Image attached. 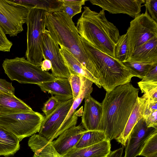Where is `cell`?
Returning <instances> with one entry per match:
<instances>
[{
	"label": "cell",
	"mask_w": 157,
	"mask_h": 157,
	"mask_svg": "<svg viewBox=\"0 0 157 157\" xmlns=\"http://www.w3.org/2000/svg\"><path fill=\"white\" fill-rule=\"evenodd\" d=\"M139 89L130 83L106 92L101 103L102 114L99 130L110 141L122 132L136 104Z\"/></svg>",
	"instance_id": "6da1fadb"
},
{
	"label": "cell",
	"mask_w": 157,
	"mask_h": 157,
	"mask_svg": "<svg viewBox=\"0 0 157 157\" xmlns=\"http://www.w3.org/2000/svg\"><path fill=\"white\" fill-rule=\"evenodd\" d=\"M81 37L92 46L115 58V48L120 36L118 29L109 21L102 9L99 12L87 6L78 20L76 26Z\"/></svg>",
	"instance_id": "7a4b0ae2"
},
{
	"label": "cell",
	"mask_w": 157,
	"mask_h": 157,
	"mask_svg": "<svg viewBox=\"0 0 157 157\" xmlns=\"http://www.w3.org/2000/svg\"><path fill=\"white\" fill-rule=\"evenodd\" d=\"M45 27L56 43L63 47L98 79L95 68L84 48L72 18L63 12H46Z\"/></svg>",
	"instance_id": "3957f363"
},
{
	"label": "cell",
	"mask_w": 157,
	"mask_h": 157,
	"mask_svg": "<svg viewBox=\"0 0 157 157\" xmlns=\"http://www.w3.org/2000/svg\"><path fill=\"white\" fill-rule=\"evenodd\" d=\"M81 38L84 48L95 68L100 83L106 92L131 82L132 78L135 76L122 63Z\"/></svg>",
	"instance_id": "277c9868"
},
{
	"label": "cell",
	"mask_w": 157,
	"mask_h": 157,
	"mask_svg": "<svg viewBox=\"0 0 157 157\" xmlns=\"http://www.w3.org/2000/svg\"><path fill=\"white\" fill-rule=\"evenodd\" d=\"M46 12L36 8L29 9L26 22L27 29L25 56L29 62L40 67L43 59L42 46L46 29Z\"/></svg>",
	"instance_id": "5b68a950"
},
{
	"label": "cell",
	"mask_w": 157,
	"mask_h": 157,
	"mask_svg": "<svg viewBox=\"0 0 157 157\" xmlns=\"http://www.w3.org/2000/svg\"><path fill=\"white\" fill-rule=\"evenodd\" d=\"M2 66L5 73L11 80L21 83L37 85L56 79L52 74L43 71L40 67L31 63L24 57L6 59Z\"/></svg>",
	"instance_id": "8992f818"
},
{
	"label": "cell",
	"mask_w": 157,
	"mask_h": 157,
	"mask_svg": "<svg viewBox=\"0 0 157 157\" xmlns=\"http://www.w3.org/2000/svg\"><path fill=\"white\" fill-rule=\"evenodd\" d=\"M44 118L42 114L34 111L0 114V126L21 141L39 132Z\"/></svg>",
	"instance_id": "52a82bcc"
},
{
	"label": "cell",
	"mask_w": 157,
	"mask_h": 157,
	"mask_svg": "<svg viewBox=\"0 0 157 157\" xmlns=\"http://www.w3.org/2000/svg\"><path fill=\"white\" fill-rule=\"evenodd\" d=\"M126 34L127 61L136 48L157 37V22L151 17L146 10L144 13L139 14L131 21Z\"/></svg>",
	"instance_id": "ba28073f"
},
{
	"label": "cell",
	"mask_w": 157,
	"mask_h": 157,
	"mask_svg": "<svg viewBox=\"0 0 157 157\" xmlns=\"http://www.w3.org/2000/svg\"><path fill=\"white\" fill-rule=\"evenodd\" d=\"M29 10L7 0H0V26L5 34L15 36L23 31Z\"/></svg>",
	"instance_id": "9c48e42d"
},
{
	"label": "cell",
	"mask_w": 157,
	"mask_h": 157,
	"mask_svg": "<svg viewBox=\"0 0 157 157\" xmlns=\"http://www.w3.org/2000/svg\"><path fill=\"white\" fill-rule=\"evenodd\" d=\"M74 99L62 102L50 114L44 117L39 134L49 141H52L63 132V122Z\"/></svg>",
	"instance_id": "30bf717a"
},
{
	"label": "cell",
	"mask_w": 157,
	"mask_h": 157,
	"mask_svg": "<svg viewBox=\"0 0 157 157\" xmlns=\"http://www.w3.org/2000/svg\"><path fill=\"white\" fill-rule=\"evenodd\" d=\"M59 45L46 29L43 35L42 46L43 59L51 62L52 74L54 77L56 78L69 79L71 74L60 52Z\"/></svg>",
	"instance_id": "8fae6325"
},
{
	"label": "cell",
	"mask_w": 157,
	"mask_h": 157,
	"mask_svg": "<svg viewBox=\"0 0 157 157\" xmlns=\"http://www.w3.org/2000/svg\"><path fill=\"white\" fill-rule=\"evenodd\" d=\"M157 132V129L147 127L143 117L135 125L130 134L126 145L124 157H136L139 155L150 137Z\"/></svg>",
	"instance_id": "7c38bea8"
},
{
	"label": "cell",
	"mask_w": 157,
	"mask_h": 157,
	"mask_svg": "<svg viewBox=\"0 0 157 157\" xmlns=\"http://www.w3.org/2000/svg\"><path fill=\"white\" fill-rule=\"evenodd\" d=\"M144 0H90L93 5L112 14L124 13L134 18L140 14Z\"/></svg>",
	"instance_id": "4fadbf2b"
},
{
	"label": "cell",
	"mask_w": 157,
	"mask_h": 157,
	"mask_svg": "<svg viewBox=\"0 0 157 157\" xmlns=\"http://www.w3.org/2000/svg\"><path fill=\"white\" fill-rule=\"evenodd\" d=\"M84 108L82 115V124L87 131L99 130L102 114L101 103L90 95L84 98Z\"/></svg>",
	"instance_id": "5bb4252c"
},
{
	"label": "cell",
	"mask_w": 157,
	"mask_h": 157,
	"mask_svg": "<svg viewBox=\"0 0 157 157\" xmlns=\"http://www.w3.org/2000/svg\"><path fill=\"white\" fill-rule=\"evenodd\" d=\"M86 131L82 124L72 127L53 141L52 144L57 152L63 155L75 148Z\"/></svg>",
	"instance_id": "9a60e30c"
},
{
	"label": "cell",
	"mask_w": 157,
	"mask_h": 157,
	"mask_svg": "<svg viewBox=\"0 0 157 157\" xmlns=\"http://www.w3.org/2000/svg\"><path fill=\"white\" fill-rule=\"evenodd\" d=\"M148 103V99L146 94H144L142 97H138L135 106L122 132L116 139L123 145L126 146L128 137L132 128L138 121L143 117L144 112Z\"/></svg>",
	"instance_id": "2e32d148"
},
{
	"label": "cell",
	"mask_w": 157,
	"mask_h": 157,
	"mask_svg": "<svg viewBox=\"0 0 157 157\" xmlns=\"http://www.w3.org/2000/svg\"><path fill=\"white\" fill-rule=\"evenodd\" d=\"M37 85L44 92H48L62 102L73 98L69 79L58 78L52 81L42 83Z\"/></svg>",
	"instance_id": "e0dca14e"
},
{
	"label": "cell",
	"mask_w": 157,
	"mask_h": 157,
	"mask_svg": "<svg viewBox=\"0 0 157 157\" xmlns=\"http://www.w3.org/2000/svg\"><path fill=\"white\" fill-rule=\"evenodd\" d=\"M81 76L82 85L81 91L78 97L74 99L72 106L63 122V132L68 128L76 126L79 116L76 109L83 100L87 96L90 95L93 91V82L86 78Z\"/></svg>",
	"instance_id": "ac0fdd59"
},
{
	"label": "cell",
	"mask_w": 157,
	"mask_h": 157,
	"mask_svg": "<svg viewBox=\"0 0 157 157\" xmlns=\"http://www.w3.org/2000/svg\"><path fill=\"white\" fill-rule=\"evenodd\" d=\"M110 141L106 139L85 147L74 148L63 156L64 157H106L111 152Z\"/></svg>",
	"instance_id": "d6986e66"
},
{
	"label": "cell",
	"mask_w": 157,
	"mask_h": 157,
	"mask_svg": "<svg viewBox=\"0 0 157 157\" xmlns=\"http://www.w3.org/2000/svg\"><path fill=\"white\" fill-rule=\"evenodd\" d=\"M28 145L34 153L33 157H64L57 152L52 141L38 134H35L29 138Z\"/></svg>",
	"instance_id": "ffe728a7"
},
{
	"label": "cell",
	"mask_w": 157,
	"mask_h": 157,
	"mask_svg": "<svg viewBox=\"0 0 157 157\" xmlns=\"http://www.w3.org/2000/svg\"><path fill=\"white\" fill-rule=\"evenodd\" d=\"M130 61L152 64L157 63V37L136 48L127 61Z\"/></svg>",
	"instance_id": "44dd1931"
},
{
	"label": "cell",
	"mask_w": 157,
	"mask_h": 157,
	"mask_svg": "<svg viewBox=\"0 0 157 157\" xmlns=\"http://www.w3.org/2000/svg\"><path fill=\"white\" fill-rule=\"evenodd\" d=\"M33 111L29 106L14 94L0 90V114Z\"/></svg>",
	"instance_id": "7402d4cb"
},
{
	"label": "cell",
	"mask_w": 157,
	"mask_h": 157,
	"mask_svg": "<svg viewBox=\"0 0 157 157\" xmlns=\"http://www.w3.org/2000/svg\"><path fill=\"white\" fill-rule=\"evenodd\" d=\"M60 51L71 74L84 77L92 81L99 88L101 86L98 79L85 68L63 47L60 46Z\"/></svg>",
	"instance_id": "603a6c76"
},
{
	"label": "cell",
	"mask_w": 157,
	"mask_h": 157,
	"mask_svg": "<svg viewBox=\"0 0 157 157\" xmlns=\"http://www.w3.org/2000/svg\"><path fill=\"white\" fill-rule=\"evenodd\" d=\"M20 139L0 126V156L13 155L20 148Z\"/></svg>",
	"instance_id": "cb8c5ba5"
},
{
	"label": "cell",
	"mask_w": 157,
	"mask_h": 157,
	"mask_svg": "<svg viewBox=\"0 0 157 157\" xmlns=\"http://www.w3.org/2000/svg\"><path fill=\"white\" fill-rule=\"evenodd\" d=\"M12 3L29 9L36 8L44 10L47 12L59 11L62 4L61 0H8Z\"/></svg>",
	"instance_id": "d4e9b609"
},
{
	"label": "cell",
	"mask_w": 157,
	"mask_h": 157,
	"mask_svg": "<svg viewBox=\"0 0 157 157\" xmlns=\"http://www.w3.org/2000/svg\"><path fill=\"white\" fill-rule=\"evenodd\" d=\"M104 132L100 130H86L74 148L89 147L106 140Z\"/></svg>",
	"instance_id": "484cf974"
},
{
	"label": "cell",
	"mask_w": 157,
	"mask_h": 157,
	"mask_svg": "<svg viewBox=\"0 0 157 157\" xmlns=\"http://www.w3.org/2000/svg\"><path fill=\"white\" fill-rule=\"evenodd\" d=\"M122 63L131 71L135 77L142 79L144 78L154 64L132 61H125Z\"/></svg>",
	"instance_id": "4316f807"
},
{
	"label": "cell",
	"mask_w": 157,
	"mask_h": 157,
	"mask_svg": "<svg viewBox=\"0 0 157 157\" xmlns=\"http://www.w3.org/2000/svg\"><path fill=\"white\" fill-rule=\"evenodd\" d=\"M62 4L59 12L67 14L71 18L82 11V6L85 4L86 0H61Z\"/></svg>",
	"instance_id": "83f0119b"
},
{
	"label": "cell",
	"mask_w": 157,
	"mask_h": 157,
	"mask_svg": "<svg viewBox=\"0 0 157 157\" xmlns=\"http://www.w3.org/2000/svg\"><path fill=\"white\" fill-rule=\"evenodd\" d=\"M137 83L142 93L147 95L148 102H157V82L141 81Z\"/></svg>",
	"instance_id": "f1b7e54d"
},
{
	"label": "cell",
	"mask_w": 157,
	"mask_h": 157,
	"mask_svg": "<svg viewBox=\"0 0 157 157\" xmlns=\"http://www.w3.org/2000/svg\"><path fill=\"white\" fill-rule=\"evenodd\" d=\"M127 36H120L115 48V59L121 63L126 61L127 54Z\"/></svg>",
	"instance_id": "f546056e"
},
{
	"label": "cell",
	"mask_w": 157,
	"mask_h": 157,
	"mask_svg": "<svg viewBox=\"0 0 157 157\" xmlns=\"http://www.w3.org/2000/svg\"><path fill=\"white\" fill-rule=\"evenodd\" d=\"M157 153V132L148 139L139 155L145 156Z\"/></svg>",
	"instance_id": "4dcf8cb0"
},
{
	"label": "cell",
	"mask_w": 157,
	"mask_h": 157,
	"mask_svg": "<svg viewBox=\"0 0 157 157\" xmlns=\"http://www.w3.org/2000/svg\"><path fill=\"white\" fill-rule=\"evenodd\" d=\"M62 102L55 96L52 95L51 97L44 103L42 109L45 117L52 113Z\"/></svg>",
	"instance_id": "1f68e13d"
},
{
	"label": "cell",
	"mask_w": 157,
	"mask_h": 157,
	"mask_svg": "<svg viewBox=\"0 0 157 157\" xmlns=\"http://www.w3.org/2000/svg\"><path fill=\"white\" fill-rule=\"evenodd\" d=\"M69 79L72 91L73 99H75L78 96L81 90L82 85L81 76L71 74Z\"/></svg>",
	"instance_id": "d6a6232c"
},
{
	"label": "cell",
	"mask_w": 157,
	"mask_h": 157,
	"mask_svg": "<svg viewBox=\"0 0 157 157\" xmlns=\"http://www.w3.org/2000/svg\"><path fill=\"white\" fill-rule=\"evenodd\" d=\"M145 6L151 17L157 22V0H146Z\"/></svg>",
	"instance_id": "836d02e7"
},
{
	"label": "cell",
	"mask_w": 157,
	"mask_h": 157,
	"mask_svg": "<svg viewBox=\"0 0 157 157\" xmlns=\"http://www.w3.org/2000/svg\"><path fill=\"white\" fill-rule=\"evenodd\" d=\"M13 44L7 38L0 26V51L10 52Z\"/></svg>",
	"instance_id": "e575fe53"
},
{
	"label": "cell",
	"mask_w": 157,
	"mask_h": 157,
	"mask_svg": "<svg viewBox=\"0 0 157 157\" xmlns=\"http://www.w3.org/2000/svg\"><path fill=\"white\" fill-rule=\"evenodd\" d=\"M141 81L157 82V63L152 65L145 77Z\"/></svg>",
	"instance_id": "d590c367"
},
{
	"label": "cell",
	"mask_w": 157,
	"mask_h": 157,
	"mask_svg": "<svg viewBox=\"0 0 157 157\" xmlns=\"http://www.w3.org/2000/svg\"><path fill=\"white\" fill-rule=\"evenodd\" d=\"M0 90L14 94L15 88L12 83L5 79L0 78Z\"/></svg>",
	"instance_id": "8d00e7d4"
},
{
	"label": "cell",
	"mask_w": 157,
	"mask_h": 157,
	"mask_svg": "<svg viewBox=\"0 0 157 157\" xmlns=\"http://www.w3.org/2000/svg\"><path fill=\"white\" fill-rule=\"evenodd\" d=\"M144 119L147 127L157 129V110L151 113Z\"/></svg>",
	"instance_id": "74e56055"
},
{
	"label": "cell",
	"mask_w": 157,
	"mask_h": 157,
	"mask_svg": "<svg viewBox=\"0 0 157 157\" xmlns=\"http://www.w3.org/2000/svg\"><path fill=\"white\" fill-rule=\"evenodd\" d=\"M157 110V102H148L144 113L143 117L146 118L151 113Z\"/></svg>",
	"instance_id": "f35d334b"
},
{
	"label": "cell",
	"mask_w": 157,
	"mask_h": 157,
	"mask_svg": "<svg viewBox=\"0 0 157 157\" xmlns=\"http://www.w3.org/2000/svg\"><path fill=\"white\" fill-rule=\"evenodd\" d=\"M52 64L50 60L47 59H44L42 61L40 68L44 71H47L52 68Z\"/></svg>",
	"instance_id": "ab89813d"
},
{
	"label": "cell",
	"mask_w": 157,
	"mask_h": 157,
	"mask_svg": "<svg viewBox=\"0 0 157 157\" xmlns=\"http://www.w3.org/2000/svg\"><path fill=\"white\" fill-rule=\"evenodd\" d=\"M123 149L120 148L113 151H111L106 157H122Z\"/></svg>",
	"instance_id": "60d3db41"
},
{
	"label": "cell",
	"mask_w": 157,
	"mask_h": 157,
	"mask_svg": "<svg viewBox=\"0 0 157 157\" xmlns=\"http://www.w3.org/2000/svg\"><path fill=\"white\" fill-rule=\"evenodd\" d=\"M146 157H157V153L149 155Z\"/></svg>",
	"instance_id": "b9f144b4"
}]
</instances>
